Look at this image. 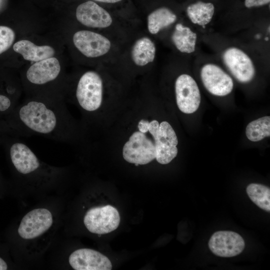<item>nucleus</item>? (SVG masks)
Wrapping results in <instances>:
<instances>
[{
	"instance_id": "nucleus-1",
	"label": "nucleus",
	"mask_w": 270,
	"mask_h": 270,
	"mask_svg": "<svg viewBox=\"0 0 270 270\" xmlns=\"http://www.w3.org/2000/svg\"><path fill=\"white\" fill-rule=\"evenodd\" d=\"M4 120L17 136H38L68 142L76 136L75 124L58 98H30L17 105Z\"/></svg>"
},
{
	"instance_id": "nucleus-2",
	"label": "nucleus",
	"mask_w": 270,
	"mask_h": 270,
	"mask_svg": "<svg viewBox=\"0 0 270 270\" xmlns=\"http://www.w3.org/2000/svg\"><path fill=\"white\" fill-rule=\"evenodd\" d=\"M171 127L166 121L159 123L156 120H140L137 130L123 146L124 160L136 166L146 164L154 159L162 164L170 163L176 158L172 150Z\"/></svg>"
},
{
	"instance_id": "nucleus-3",
	"label": "nucleus",
	"mask_w": 270,
	"mask_h": 270,
	"mask_svg": "<svg viewBox=\"0 0 270 270\" xmlns=\"http://www.w3.org/2000/svg\"><path fill=\"white\" fill-rule=\"evenodd\" d=\"M75 97L78 106L88 113L97 111L102 101V81L98 74L88 71L80 78Z\"/></svg>"
},
{
	"instance_id": "nucleus-4",
	"label": "nucleus",
	"mask_w": 270,
	"mask_h": 270,
	"mask_svg": "<svg viewBox=\"0 0 270 270\" xmlns=\"http://www.w3.org/2000/svg\"><path fill=\"white\" fill-rule=\"evenodd\" d=\"M120 222V216L116 208L110 205L94 207L86 212L84 223L92 233L102 234L116 230Z\"/></svg>"
},
{
	"instance_id": "nucleus-5",
	"label": "nucleus",
	"mask_w": 270,
	"mask_h": 270,
	"mask_svg": "<svg viewBox=\"0 0 270 270\" xmlns=\"http://www.w3.org/2000/svg\"><path fill=\"white\" fill-rule=\"evenodd\" d=\"M175 92L177 106L184 114L195 112L200 103V94L194 80L190 75L182 74L176 79Z\"/></svg>"
},
{
	"instance_id": "nucleus-6",
	"label": "nucleus",
	"mask_w": 270,
	"mask_h": 270,
	"mask_svg": "<svg viewBox=\"0 0 270 270\" xmlns=\"http://www.w3.org/2000/svg\"><path fill=\"white\" fill-rule=\"evenodd\" d=\"M52 223V214L48 209H34L22 218L18 230V234L23 239H34L46 232Z\"/></svg>"
},
{
	"instance_id": "nucleus-7",
	"label": "nucleus",
	"mask_w": 270,
	"mask_h": 270,
	"mask_svg": "<svg viewBox=\"0 0 270 270\" xmlns=\"http://www.w3.org/2000/svg\"><path fill=\"white\" fill-rule=\"evenodd\" d=\"M222 60L232 76L240 82L251 81L255 75V68L250 57L242 50L230 47L224 52Z\"/></svg>"
},
{
	"instance_id": "nucleus-8",
	"label": "nucleus",
	"mask_w": 270,
	"mask_h": 270,
	"mask_svg": "<svg viewBox=\"0 0 270 270\" xmlns=\"http://www.w3.org/2000/svg\"><path fill=\"white\" fill-rule=\"evenodd\" d=\"M200 77L206 88L213 95L225 96L234 87L232 78L221 68L214 64H206L200 70Z\"/></svg>"
},
{
	"instance_id": "nucleus-9",
	"label": "nucleus",
	"mask_w": 270,
	"mask_h": 270,
	"mask_svg": "<svg viewBox=\"0 0 270 270\" xmlns=\"http://www.w3.org/2000/svg\"><path fill=\"white\" fill-rule=\"evenodd\" d=\"M243 238L232 231H218L211 236L208 246L214 254L221 257H232L240 254L244 248Z\"/></svg>"
},
{
	"instance_id": "nucleus-10",
	"label": "nucleus",
	"mask_w": 270,
	"mask_h": 270,
	"mask_svg": "<svg viewBox=\"0 0 270 270\" xmlns=\"http://www.w3.org/2000/svg\"><path fill=\"white\" fill-rule=\"evenodd\" d=\"M74 44L85 56L96 58L107 53L111 46L110 41L105 36L88 30H80L73 36Z\"/></svg>"
},
{
	"instance_id": "nucleus-11",
	"label": "nucleus",
	"mask_w": 270,
	"mask_h": 270,
	"mask_svg": "<svg viewBox=\"0 0 270 270\" xmlns=\"http://www.w3.org/2000/svg\"><path fill=\"white\" fill-rule=\"evenodd\" d=\"M68 262L75 270H110L112 264L107 256L90 248H80L72 252Z\"/></svg>"
},
{
	"instance_id": "nucleus-12",
	"label": "nucleus",
	"mask_w": 270,
	"mask_h": 270,
	"mask_svg": "<svg viewBox=\"0 0 270 270\" xmlns=\"http://www.w3.org/2000/svg\"><path fill=\"white\" fill-rule=\"evenodd\" d=\"M60 70L58 60L52 57L31 66L26 72V78L28 82L34 86H43L57 79Z\"/></svg>"
},
{
	"instance_id": "nucleus-13",
	"label": "nucleus",
	"mask_w": 270,
	"mask_h": 270,
	"mask_svg": "<svg viewBox=\"0 0 270 270\" xmlns=\"http://www.w3.org/2000/svg\"><path fill=\"white\" fill-rule=\"evenodd\" d=\"M76 17L81 24L88 27L104 28L112 23L109 13L92 1L84 2L77 7Z\"/></svg>"
},
{
	"instance_id": "nucleus-14",
	"label": "nucleus",
	"mask_w": 270,
	"mask_h": 270,
	"mask_svg": "<svg viewBox=\"0 0 270 270\" xmlns=\"http://www.w3.org/2000/svg\"><path fill=\"white\" fill-rule=\"evenodd\" d=\"M13 49L20 54L24 60L34 62L52 58L54 54V50L52 47L38 46L28 40L16 42L14 44Z\"/></svg>"
},
{
	"instance_id": "nucleus-15",
	"label": "nucleus",
	"mask_w": 270,
	"mask_h": 270,
	"mask_svg": "<svg viewBox=\"0 0 270 270\" xmlns=\"http://www.w3.org/2000/svg\"><path fill=\"white\" fill-rule=\"evenodd\" d=\"M172 40L177 49L182 52L191 54L195 51L197 36L189 27L177 24Z\"/></svg>"
},
{
	"instance_id": "nucleus-16",
	"label": "nucleus",
	"mask_w": 270,
	"mask_h": 270,
	"mask_svg": "<svg viewBox=\"0 0 270 270\" xmlns=\"http://www.w3.org/2000/svg\"><path fill=\"white\" fill-rule=\"evenodd\" d=\"M214 12V5L211 2L198 1L189 5L186 14L192 22L204 26L212 20Z\"/></svg>"
},
{
	"instance_id": "nucleus-17",
	"label": "nucleus",
	"mask_w": 270,
	"mask_h": 270,
	"mask_svg": "<svg viewBox=\"0 0 270 270\" xmlns=\"http://www.w3.org/2000/svg\"><path fill=\"white\" fill-rule=\"evenodd\" d=\"M155 54L156 47L154 43L146 37L138 39L132 50V59L139 66H144L152 62Z\"/></svg>"
},
{
	"instance_id": "nucleus-18",
	"label": "nucleus",
	"mask_w": 270,
	"mask_h": 270,
	"mask_svg": "<svg viewBox=\"0 0 270 270\" xmlns=\"http://www.w3.org/2000/svg\"><path fill=\"white\" fill-rule=\"evenodd\" d=\"M176 15L166 7L158 8L151 12L148 17V27L150 33L156 34L162 29L174 24Z\"/></svg>"
},
{
	"instance_id": "nucleus-19",
	"label": "nucleus",
	"mask_w": 270,
	"mask_h": 270,
	"mask_svg": "<svg viewBox=\"0 0 270 270\" xmlns=\"http://www.w3.org/2000/svg\"><path fill=\"white\" fill-rule=\"evenodd\" d=\"M247 138L252 142H258L270 136V116H265L252 121L246 126Z\"/></svg>"
},
{
	"instance_id": "nucleus-20",
	"label": "nucleus",
	"mask_w": 270,
	"mask_h": 270,
	"mask_svg": "<svg viewBox=\"0 0 270 270\" xmlns=\"http://www.w3.org/2000/svg\"><path fill=\"white\" fill-rule=\"evenodd\" d=\"M246 192L252 200L259 208L270 211V189L258 184H250L246 188Z\"/></svg>"
},
{
	"instance_id": "nucleus-21",
	"label": "nucleus",
	"mask_w": 270,
	"mask_h": 270,
	"mask_svg": "<svg viewBox=\"0 0 270 270\" xmlns=\"http://www.w3.org/2000/svg\"><path fill=\"white\" fill-rule=\"evenodd\" d=\"M14 38L15 34L12 29L6 26H0V54L10 47Z\"/></svg>"
},
{
	"instance_id": "nucleus-22",
	"label": "nucleus",
	"mask_w": 270,
	"mask_h": 270,
	"mask_svg": "<svg viewBox=\"0 0 270 270\" xmlns=\"http://www.w3.org/2000/svg\"><path fill=\"white\" fill-rule=\"evenodd\" d=\"M16 106L14 98L0 94V118L4 119Z\"/></svg>"
},
{
	"instance_id": "nucleus-23",
	"label": "nucleus",
	"mask_w": 270,
	"mask_h": 270,
	"mask_svg": "<svg viewBox=\"0 0 270 270\" xmlns=\"http://www.w3.org/2000/svg\"><path fill=\"white\" fill-rule=\"evenodd\" d=\"M10 136H16L5 120L0 118V144H2L4 140Z\"/></svg>"
},
{
	"instance_id": "nucleus-24",
	"label": "nucleus",
	"mask_w": 270,
	"mask_h": 270,
	"mask_svg": "<svg viewBox=\"0 0 270 270\" xmlns=\"http://www.w3.org/2000/svg\"><path fill=\"white\" fill-rule=\"evenodd\" d=\"M270 0H245L244 5L247 8L258 7L267 4Z\"/></svg>"
},
{
	"instance_id": "nucleus-25",
	"label": "nucleus",
	"mask_w": 270,
	"mask_h": 270,
	"mask_svg": "<svg viewBox=\"0 0 270 270\" xmlns=\"http://www.w3.org/2000/svg\"><path fill=\"white\" fill-rule=\"evenodd\" d=\"M8 268V266L4 260L0 258V270H6Z\"/></svg>"
},
{
	"instance_id": "nucleus-26",
	"label": "nucleus",
	"mask_w": 270,
	"mask_h": 270,
	"mask_svg": "<svg viewBox=\"0 0 270 270\" xmlns=\"http://www.w3.org/2000/svg\"><path fill=\"white\" fill-rule=\"evenodd\" d=\"M98 2H107V3H114L118 2H120L122 0H95Z\"/></svg>"
}]
</instances>
